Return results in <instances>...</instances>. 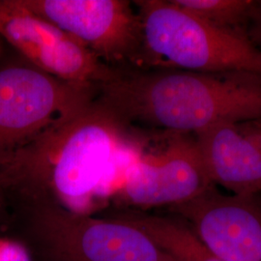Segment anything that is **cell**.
Instances as JSON below:
<instances>
[{
	"mask_svg": "<svg viewBox=\"0 0 261 261\" xmlns=\"http://www.w3.org/2000/svg\"><path fill=\"white\" fill-rule=\"evenodd\" d=\"M130 128L95 97L0 168V186L16 191L31 208L56 206L94 215L110 201L122 168L139 146Z\"/></svg>",
	"mask_w": 261,
	"mask_h": 261,
	"instance_id": "1",
	"label": "cell"
},
{
	"mask_svg": "<svg viewBox=\"0 0 261 261\" xmlns=\"http://www.w3.org/2000/svg\"><path fill=\"white\" fill-rule=\"evenodd\" d=\"M96 99L133 127L196 134L222 122L261 119V74L111 68Z\"/></svg>",
	"mask_w": 261,
	"mask_h": 261,
	"instance_id": "2",
	"label": "cell"
},
{
	"mask_svg": "<svg viewBox=\"0 0 261 261\" xmlns=\"http://www.w3.org/2000/svg\"><path fill=\"white\" fill-rule=\"evenodd\" d=\"M141 45L137 68L261 74V49L246 33L216 28L172 0H140Z\"/></svg>",
	"mask_w": 261,
	"mask_h": 261,
	"instance_id": "3",
	"label": "cell"
},
{
	"mask_svg": "<svg viewBox=\"0 0 261 261\" xmlns=\"http://www.w3.org/2000/svg\"><path fill=\"white\" fill-rule=\"evenodd\" d=\"M96 97L93 85L48 75L27 61L0 68V168L72 118Z\"/></svg>",
	"mask_w": 261,
	"mask_h": 261,
	"instance_id": "4",
	"label": "cell"
},
{
	"mask_svg": "<svg viewBox=\"0 0 261 261\" xmlns=\"http://www.w3.org/2000/svg\"><path fill=\"white\" fill-rule=\"evenodd\" d=\"M30 224L55 261H177L127 215L99 218L38 206Z\"/></svg>",
	"mask_w": 261,
	"mask_h": 261,
	"instance_id": "5",
	"label": "cell"
},
{
	"mask_svg": "<svg viewBox=\"0 0 261 261\" xmlns=\"http://www.w3.org/2000/svg\"><path fill=\"white\" fill-rule=\"evenodd\" d=\"M214 185L206 173L195 137L174 134L161 149L140 153L125 167L110 202L136 209L180 205Z\"/></svg>",
	"mask_w": 261,
	"mask_h": 261,
	"instance_id": "6",
	"label": "cell"
},
{
	"mask_svg": "<svg viewBox=\"0 0 261 261\" xmlns=\"http://www.w3.org/2000/svg\"><path fill=\"white\" fill-rule=\"evenodd\" d=\"M90 49L105 65L137 68L141 30L134 4L126 0H20Z\"/></svg>",
	"mask_w": 261,
	"mask_h": 261,
	"instance_id": "7",
	"label": "cell"
},
{
	"mask_svg": "<svg viewBox=\"0 0 261 261\" xmlns=\"http://www.w3.org/2000/svg\"><path fill=\"white\" fill-rule=\"evenodd\" d=\"M0 38L29 64L69 83L95 86L111 69L75 38L25 8L20 0H0Z\"/></svg>",
	"mask_w": 261,
	"mask_h": 261,
	"instance_id": "8",
	"label": "cell"
},
{
	"mask_svg": "<svg viewBox=\"0 0 261 261\" xmlns=\"http://www.w3.org/2000/svg\"><path fill=\"white\" fill-rule=\"evenodd\" d=\"M257 196H226L213 186L171 210L223 260L261 261V201Z\"/></svg>",
	"mask_w": 261,
	"mask_h": 261,
	"instance_id": "9",
	"label": "cell"
},
{
	"mask_svg": "<svg viewBox=\"0 0 261 261\" xmlns=\"http://www.w3.org/2000/svg\"><path fill=\"white\" fill-rule=\"evenodd\" d=\"M211 183L231 195L261 193V119L222 122L194 134Z\"/></svg>",
	"mask_w": 261,
	"mask_h": 261,
	"instance_id": "10",
	"label": "cell"
},
{
	"mask_svg": "<svg viewBox=\"0 0 261 261\" xmlns=\"http://www.w3.org/2000/svg\"><path fill=\"white\" fill-rule=\"evenodd\" d=\"M177 261H224L210 252L183 221L155 215H127Z\"/></svg>",
	"mask_w": 261,
	"mask_h": 261,
	"instance_id": "11",
	"label": "cell"
},
{
	"mask_svg": "<svg viewBox=\"0 0 261 261\" xmlns=\"http://www.w3.org/2000/svg\"><path fill=\"white\" fill-rule=\"evenodd\" d=\"M181 8L216 28L243 32L250 22L256 1L251 0H172Z\"/></svg>",
	"mask_w": 261,
	"mask_h": 261,
	"instance_id": "12",
	"label": "cell"
},
{
	"mask_svg": "<svg viewBox=\"0 0 261 261\" xmlns=\"http://www.w3.org/2000/svg\"><path fill=\"white\" fill-rule=\"evenodd\" d=\"M0 261H32L28 248L21 243L0 237Z\"/></svg>",
	"mask_w": 261,
	"mask_h": 261,
	"instance_id": "13",
	"label": "cell"
},
{
	"mask_svg": "<svg viewBox=\"0 0 261 261\" xmlns=\"http://www.w3.org/2000/svg\"><path fill=\"white\" fill-rule=\"evenodd\" d=\"M250 23L252 35L248 37L252 40V43L256 47L261 49V1H256V5L250 19Z\"/></svg>",
	"mask_w": 261,
	"mask_h": 261,
	"instance_id": "14",
	"label": "cell"
},
{
	"mask_svg": "<svg viewBox=\"0 0 261 261\" xmlns=\"http://www.w3.org/2000/svg\"><path fill=\"white\" fill-rule=\"evenodd\" d=\"M2 42H3V40L0 38V54H1V50H2Z\"/></svg>",
	"mask_w": 261,
	"mask_h": 261,
	"instance_id": "15",
	"label": "cell"
},
{
	"mask_svg": "<svg viewBox=\"0 0 261 261\" xmlns=\"http://www.w3.org/2000/svg\"><path fill=\"white\" fill-rule=\"evenodd\" d=\"M2 191H3V190H2V188H1V186H0V195H1ZM0 202H1V197H0Z\"/></svg>",
	"mask_w": 261,
	"mask_h": 261,
	"instance_id": "16",
	"label": "cell"
}]
</instances>
